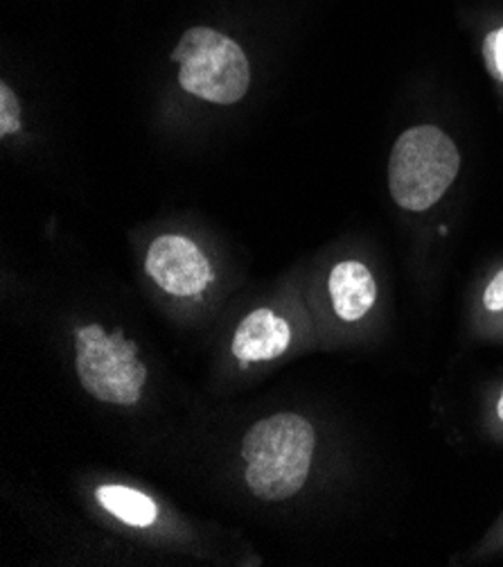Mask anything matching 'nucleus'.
<instances>
[{"label": "nucleus", "instance_id": "obj_6", "mask_svg": "<svg viewBox=\"0 0 503 567\" xmlns=\"http://www.w3.org/2000/svg\"><path fill=\"white\" fill-rule=\"evenodd\" d=\"M292 339V328L290 323L277 317L269 308L253 310L242 319V323L235 330L233 337V355L249 364V362H269L281 358Z\"/></svg>", "mask_w": 503, "mask_h": 567}, {"label": "nucleus", "instance_id": "obj_2", "mask_svg": "<svg viewBox=\"0 0 503 567\" xmlns=\"http://www.w3.org/2000/svg\"><path fill=\"white\" fill-rule=\"evenodd\" d=\"M459 167L461 154L442 130L431 125L407 130L388 161L390 197L405 210H427L454 184Z\"/></svg>", "mask_w": 503, "mask_h": 567}, {"label": "nucleus", "instance_id": "obj_10", "mask_svg": "<svg viewBox=\"0 0 503 567\" xmlns=\"http://www.w3.org/2000/svg\"><path fill=\"white\" fill-rule=\"evenodd\" d=\"M483 60H485L490 75L503 84V28H499L485 37Z\"/></svg>", "mask_w": 503, "mask_h": 567}, {"label": "nucleus", "instance_id": "obj_7", "mask_svg": "<svg viewBox=\"0 0 503 567\" xmlns=\"http://www.w3.org/2000/svg\"><path fill=\"white\" fill-rule=\"evenodd\" d=\"M329 299L334 312L344 321H359L370 312L377 299V286L370 269L359 260H344L329 274Z\"/></svg>", "mask_w": 503, "mask_h": 567}, {"label": "nucleus", "instance_id": "obj_1", "mask_svg": "<svg viewBox=\"0 0 503 567\" xmlns=\"http://www.w3.org/2000/svg\"><path fill=\"white\" fill-rule=\"evenodd\" d=\"M316 434L298 414L258 421L242 443L247 484L260 499L283 502L307 482Z\"/></svg>", "mask_w": 503, "mask_h": 567}, {"label": "nucleus", "instance_id": "obj_4", "mask_svg": "<svg viewBox=\"0 0 503 567\" xmlns=\"http://www.w3.org/2000/svg\"><path fill=\"white\" fill-rule=\"evenodd\" d=\"M75 347L80 382L97 401L127 408L140 401L147 369L123 330L106 334L102 326H84L77 330Z\"/></svg>", "mask_w": 503, "mask_h": 567}, {"label": "nucleus", "instance_id": "obj_11", "mask_svg": "<svg viewBox=\"0 0 503 567\" xmlns=\"http://www.w3.org/2000/svg\"><path fill=\"white\" fill-rule=\"evenodd\" d=\"M483 308L488 312H503V269L488 282L483 292Z\"/></svg>", "mask_w": 503, "mask_h": 567}, {"label": "nucleus", "instance_id": "obj_12", "mask_svg": "<svg viewBox=\"0 0 503 567\" xmlns=\"http://www.w3.org/2000/svg\"><path fill=\"white\" fill-rule=\"evenodd\" d=\"M496 414H499V419L503 421V391H501V399H499V403H496Z\"/></svg>", "mask_w": 503, "mask_h": 567}, {"label": "nucleus", "instance_id": "obj_5", "mask_svg": "<svg viewBox=\"0 0 503 567\" xmlns=\"http://www.w3.org/2000/svg\"><path fill=\"white\" fill-rule=\"evenodd\" d=\"M145 269L158 288L175 297H195L212 280L208 258L186 236L156 238L147 251Z\"/></svg>", "mask_w": 503, "mask_h": 567}, {"label": "nucleus", "instance_id": "obj_8", "mask_svg": "<svg viewBox=\"0 0 503 567\" xmlns=\"http://www.w3.org/2000/svg\"><path fill=\"white\" fill-rule=\"evenodd\" d=\"M95 495H97V502L111 516L120 518L127 525L149 527L158 516V506L154 504L151 497L127 486H118V484L99 486Z\"/></svg>", "mask_w": 503, "mask_h": 567}, {"label": "nucleus", "instance_id": "obj_9", "mask_svg": "<svg viewBox=\"0 0 503 567\" xmlns=\"http://www.w3.org/2000/svg\"><path fill=\"white\" fill-rule=\"evenodd\" d=\"M21 130V109L14 91L3 84L0 86V136H10Z\"/></svg>", "mask_w": 503, "mask_h": 567}, {"label": "nucleus", "instance_id": "obj_3", "mask_svg": "<svg viewBox=\"0 0 503 567\" xmlns=\"http://www.w3.org/2000/svg\"><path fill=\"white\" fill-rule=\"evenodd\" d=\"M179 64V84L195 97L212 104H235L251 84L244 50L212 28L188 30L172 52Z\"/></svg>", "mask_w": 503, "mask_h": 567}]
</instances>
